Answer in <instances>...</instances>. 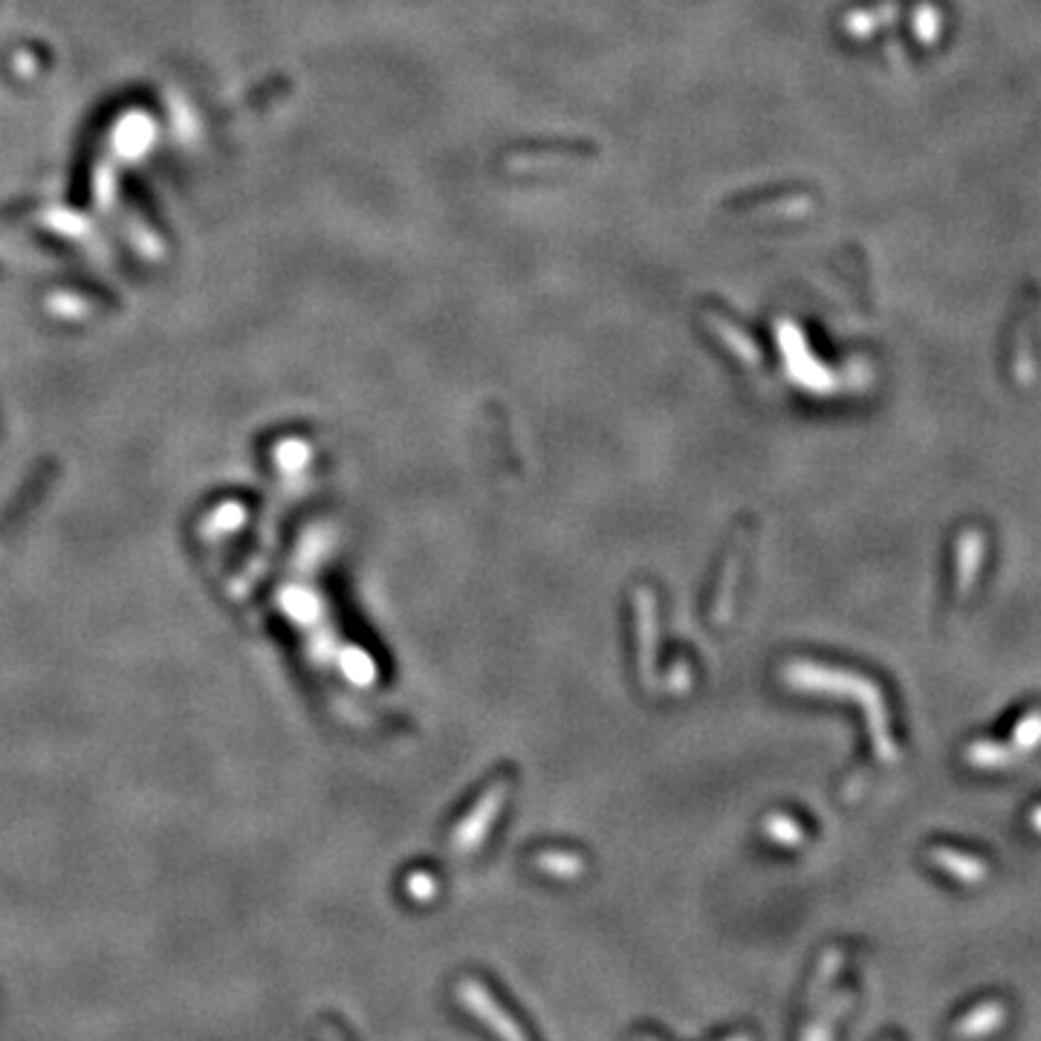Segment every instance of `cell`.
<instances>
[{"label":"cell","instance_id":"6da1fadb","mask_svg":"<svg viewBox=\"0 0 1041 1041\" xmlns=\"http://www.w3.org/2000/svg\"><path fill=\"white\" fill-rule=\"evenodd\" d=\"M460 1001H466V1007H469L475 1016H480L483 1021H489L495 1033L501 1035L503 1041H527L524 1033H521V1030H518V1027L512 1024L510 1019H503V1012L492 1004L489 992H483V989H480L475 981L460 983Z\"/></svg>","mask_w":1041,"mask_h":1041}]
</instances>
